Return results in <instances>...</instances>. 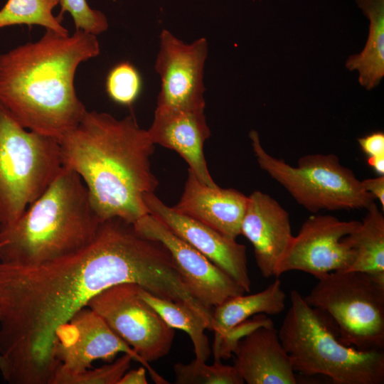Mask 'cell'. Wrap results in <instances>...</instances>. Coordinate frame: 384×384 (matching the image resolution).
<instances>
[{
    "mask_svg": "<svg viewBox=\"0 0 384 384\" xmlns=\"http://www.w3.org/2000/svg\"><path fill=\"white\" fill-rule=\"evenodd\" d=\"M135 283L176 300L183 282L168 249L119 218L102 222L95 239L68 255L34 266L0 262V355L12 384H49L55 331L102 290Z\"/></svg>",
    "mask_w": 384,
    "mask_h": 384,
    "instance_id": "cell-1",
    "label": "cell"
},
{
    "mask_svg": "<svg viewBox=\"0 0 384 384\" xmlns=\"http://www.w3.org/2000/svg\"><path fill=\"white\" fill-rule=\"evenodd\" d=\"M58 142L63 166L81 177L102 221L134 224L149 213L144 196L159 185L150 162L155 144L133 115L118 119L87 110Z\"/></svg>",
    "mask_w": 384,
    "mask_h": 384,
    "instance_id": "cell-2",
    "label": "cell"
},
{
    "mask_svg": "<svg viewBox=\"0 0 384 384\" xmlns=\"http://www.w3.org/2000/svg\"><path fill=\"white\" fill-rule=\"evenodd\" d=\"M100 53L95 35L46 30L0 54V104L25 128L59 141L87 111L74 85L77 69Z\"/></svg>",
    "mask_w": 384,
    "mask_h": 384,
    "instance_id": "cell-3",
    "label": "cell"
},
{
    "mask_svg": "<svg viewBox=\"0 0 384 384\" xmlns=\"http://www.w3.org/2000/svg\"><path fill=\"white\" fill-rule=\"evenodd\" d=\"M102 222L81 177L63 166L17 220L0 227V262L34 266L73 254L95 239Z\"/></svg>",
    "mask_w": 384,
    "mask_h": 384,
    "instance_id": "cell-4",
    "label": "cell"
},
{
    "mask_svg": "<svg viewBox=\"0 0 384 384\" xmlns=\"http://www.w3.org/2000/svg\"><path fill=\"white\" fill-rule=\"evenodd\" d=\"M278 330L294 372L322 375L334 384L384 383V351H360L338 339L332 319L296 289Z\"/></svg>",
    "mask_w": 384,
    "mask_h": 384,
    "instance_id": "cell-5",
    "label": "cell"
},
{
    "mask_svg": "<svg viewBox=\"0 0 384 384\" xmlns=\"http://www.w3.org/2000/svg\"><path fill=\"white\" fill-rule=\"evenodd\" d=\"M63 168L58 141L25 128L0 104V227L17 220Z\"/></svg>",
    "mask_w": 384,
    "mask_h": 384,
    "instance_id": "cell-6",
    "label": "cell"
},
{
    "mask_svg": "<svg viewBox=\"0 0 384 384\" xmlns=\"http://www.w3.org/2000/svg\"><path fill=\"white\" fill-rule=\"evenodd\" d=\"M249 137L261 169L310 213L366 209L375 201L361 181L341 164L336 155L307 154L294 166L267 152L256 130L250 131Z\"/></svg>",
    "mask_w": 384,
    "mask_h": 384,
    "instance_id": "cell-7",
    "label": "cell"
},
{
    "mask_svg": "<svg viewBox=\"0 0 384 384\" xmlns=\"http://www.w3.org/2000/svg\"><path fill=\"white\" fill-rule=\"evenodd\" d=\"M304 299L334 323L338 339L360 351L384 349V285L356 271L322 275Z\"/></svg>",
    "mask_w": 384,
    "mask_h": 384,
    "instance_id": "cell-8",
    "label": "cell"
},
{
    "mask_svg": "<svg viewBox=\"0 0 384 384\" xmlns=\"http://www.w3.org/2000/svg\"><path fill=\"white\" fill-rule=\"evenodd\" d=\"M138 289L131 282L113 285L93 297L86 306L148 363L169 353L175 332L139 296Z\"/></svg>",
    "mask_w": 384,
    "mask_h": 384,
    "instance_id": "cell-9",
    "label": "cell"
},
{
    "mask_svg": "<svg viewBox=\"0 0 384 384\" xmlns=\"http://www.w3.org/2000/svg\"><path fill=\"white\" fill-rule=\"evenodd\" d=\"M119 353L129 354L141 363L156 383H167L98 314L87 306L80 309L57 329L53 348L55 372L78 373L90 368L94 361H112Z\"/></svg>",
    "mask_w": 384,
    "mask_h": 384,
    "instance_id": "cell-10",
    "label": "cell"
},
{
    "mask_svg": "<svg viewBox=\"0 0 384 384\" xmlns=\"http://www.w3.org/2000/svg\"><path fill=\"white\" fill-rule=\"evenodd\" d=\"M159 48L154 68L161 80L156 108L205 109L204 68L208 54L207 40L202 37L185 43L171 31L159 34Z\"/></svg>",
    "mask_w": 384,
    "mask_h": 384,
    "instance_id": "cell-11",
    "label": "cell"
},
{
    "mask_svg": "<svg viewBox=\"0 0 384 384\" xmlns=\"http://www.w3.org/2000/svg\"><path fill=\"white\" fill-rule=\"evenodd\" d=\"M360 222L316 213L309 217L294 236L279 266L277 278L292 270L310 274L316 279L331 272L347 270L355 252L345 237Z\"/></svg>",
    "mask_w": 384,
    "mask_h": 384,
    "instance_id": "cell-12",
    "label": "cell"
},
{
    "mask_svg": "<svg viewBox=\"0 0 384 384\" xmlns=\"http://www.w3.org/2000/svg\"><path fill=\"white\" fill-rule=\"evenodd\" d=\"M142 236L161 242L193 297L211 310L227 299L245 292L226 272L174 234L159 219L149 213L134 224Z\"/></svg>",
    "mask_w": 384,
    "mask_h": 384,
    "instance_id": "cell-13",
    "label": "cell"
},
{
    "mask_svg": "<svg viewBox=\"0 0 384 384\" xmlns=\"http://www.w3.org/2000/svg\"><path fill=\"white\" fill-rule=\"evenodd\" d=\"M150 214L174 234L226 272L245 292L251 289L247 266L246 247L213 228L164 203L154 193L144 196Z\"/></svg>",
    "mask_w": 384,
    "mask_h": 384,
    "instance_id": "cell-14",
    "label": "cell"
},
{
    "mask_svg": "<svg viewBox=\"0 0 384 384\" xmlns=\"http://www.w3.org/2000/svg\"><path fill=\"white\" fill-rule=\"evenodd\" d=\"M240 234L252 245L261 274L277 278L279 266L294 238L287 210L269 194L253 191L248 196Z\"/></svg>",
    "mask_w": 384,
    "mask_h": 384,
    "instance_id": "cell-15",
    "label": "cell"
},
{
    "mask_svg": "<svg viewBox=\"0 0 384 384\" xmlns=\"http://www.w3.org/2000/svg\"><path fill=\"white\" fill-rule=\"evenodd\" d=\"M204 110L156 108L147 131L154 144L176 151L201 183L215 187L218 185L210 176L203 153L204 143L210 135Z\"/></svg>",
    "mask_w": 384,
    "mask_h": 384,
    "instance_id": "cell-16",
    "label": "cell"
},
{
    "mask_svg": "<svg viewBox=\"0 0 384 384\" xmlns=\"http://www.w3.org/2000/svg\"><path fill=\"white\" fill-rule=\"evenodd\" d=\"M247 201L248 196L235 189L203 184L188 169L183 193L173 208L181 214L236 239L240 235Z\"/></svg>",
    "mask_w": 384,
    "mask_h": 384,
    "instance_id": "cell-17",
    "label": "cell"
},
{
    "mask_svg": "<svg viewBox=\"0 0 384 384\" xmlns=\"http://www.w3.org/2000/svg\"><path fill=\"white\" fill-rule=\"evenodd\" d=\"M234 366L247 384H297L289 357L274 326H260L237 343Z\"/></svg>",
    "mask_w": 384,
    "mask_h": 384,
    "instance_id": "cell-18",
    "label": "cell"
},
{
    "mask_svg": "<svg viewBox=\"0 0 384 384\" xmlns=\"http://www.w3.org/2000/svg\"><path fill=\"white\" fill-rule=\"evenodd\" d=\"M286 297L278 277L260 292L227 299L215 306L212 314L214 341L221 339L233 328L256 314H280L285 308Z\"/></svg>",
    "mask_w": 384,
    "mask_h": 384,
    "instance_id": "cell-19",
    "label": "cell"
},
{
    "mask_svg": "<svg viewBox=\"0 0 384 384\" xmlns=\"http://www.w3.org/2000/svg\"><path fill=\"white\" fill-rule=\"evenodd\" d=\"M369 21L368 39L359 53L350 55L346 68L358 73V82L367 90L375 88L384 77V0H354Z\"/></svg>",
    "mask_w": 384,
    "mask_h": 384,
    "instance_id": "cell-20",
    "label": "cell"
},
{
    "mask_svg": "<svg viewBox=\"0 0 384 384\" xmlns=\"http://www.w3.org/2000/svg\"><path fill=\"white\" fill-rule=\"evenodd\" d=\"M358 227L345 237L355 252L349 271L366 273L384 285V215L375 201ZM346 271V270H345Z\"/></svg>",
    "mask_w": 384,
    "mask_h": 384,
    "instance_id": "cell-21",
    "label": "cell"
},
{
    "mask_svg": "<svg viewBox=\"0 0 384 384\" xmlns=\"http://www.w3.org/2000/svg\"><path fill=\"white\" fill-rule=\"evenodd\" d=\"M139 296L148 303L171 328L185 331L191 338L196 358L206 361L210 354L209 343L204 331V321L182 302L156 297L139 286Z\"/></svg>",
    "mask_w": 384,
    "mask_h": 384,
    "instance_id": "cell-22",
    "label": "cell"
},
{
    "mask_svg": "<svg viewBox=\"0 0 384 384\" xmlns=\"http://www.w3.org/2000/svg\"><path fill=\"white\" fill-rule=\"evenodd\" d=\"M60 0H8L0 9V28L16 25H37L63 35L69 32L54 16Z\"/></svg>",
    "mask_w": 384,
    "mask_h": 384,
    "instance_id": "cell-23",
    "label": "cell"
},
{
    "mask_svg": "<svg viewBox=\"0 0 384 384\" xmlns=\"http://www.w3.org/2000/svg\"><path fill=\"white\" fill-rule=\"evenodd\" d=\"M175 381L178 384H242L244 380L234 366H226L220 361L212 365L197 358L191 363L174 366Z\"/></svg>",
    "mask_w": 384,
    "mask_h": 384,
    "instance_id": "cell-24",
    "label": "cell"
},
{
    "mask_svg": "<svg viewBox=\"0 0 384 384\" xmlns=\"http://www.w3.org/2000/svg\"><path fill=\"white\" fill-rule=\"evenodd\" d=\"M142 89V79L137 68L129 61L114 65L105 79V91L114 102L131 106L139 97Z\"/></svg>",
    "mask_w": 384,
    "mask_h": 384,
    "instance_id": "cell-25",
    "label": "cell"
},
{
    "mask_svg": "<svg viewBox=\"0 0 384 384\" xmlns=\"http://www.w3.org/2000/svg\"><path fill=\"white\" fill-rule=\"evenodd\" d=\"M133 358L127 353L110 364L78 373H65L55 371L49 384H118L128 370Z\"/></svg>",
    "mask_w": 384,
    "mask_h": 384,
    "instance_id": "cell-26",
    "label": "cell"
},
{
    "mask_svg": "<svg viewBox=\"0 0 384 384\" xmlns=\"http://www.w3.org/2000/svg\"><path fill=\"white\" fill-rule=\"evenodd\" d=\"M60 12L57 16L62 21L65 12L72 16L75 31H82L97 36L108 28L107 16L99 10L92 9L87 0H60Z\"/></svg>",
    "mask_w": 384,
    "mask_h": 384,
    "instance_id": "cell-27",
    "label": "cell"
},
{
    "mask_svg": "<svg viewBox=\"0 0 384 384\" xmlns=\"http://www.w3.org/2000/svg\"><path fill=\"white\" fill-rule=\"evenodd\" d=\"M274 322L264 314H256L230 330L221 339L214 341L215 361L228 359L235 348L238 341L247 334L262 326H274Z\"/></svg>",
    "mask_w": 384,
    "mask_h": 384,
    "instance_id": "cell-28",
    "label": "cell"
},
{
    "mask_svg": "<svg viewBox=\"0 0 384 384\" xmlns=\"http://www.w3.org/2000/svg\"><path fill=\"white\" fill-rule=\"evenodd\" d=\"M361 150L368 158L384 157V133L376 131L358 139Z\"/></svg>",
    "mask_w": 384,
    "mask_h": 384,
    "instance_id": "cell-29",
    "label": "cell"
},
{
    "mask_svg": "<svg viewBox=\"0 0 384 384\" xmlns=\"http://www.w3.org/2000/svg\"><path fill=\"white\" fill-rule=\"evenodd\" d=\"M364 189L377 199L384 210V175L361 180Z\"/></svg>",
    "mask_w": 384,
    "mask_h": 384,
    "instance_id": "cell-30",
    "label": "cell"
},
{
    "mask_svg": "<svg viewBox=\"0 0 384 384\" xmlns=\"http://www.w3.org/2000/svg\"><path fill=\"white\" fill-rule=\"evenodd\" d=\"M146 369L143 366L127 371L118 384H147Z\"/></svg>",
    "mask_w": 384,
    "mask_h": 384,
    "instance_id": "cell-31",
    "label": "cell"
},
{
    "mask_svg": "<svg viewBox=\"0 0 384 384\" xmlns=\"http://www.w3.org/2000/svg\"><path fill=\"white\" fill-rule=\"evenodd\" d=\"M367 163L378 176L384 175V157L368 158Z\"/></svg>",
    "mask_w": 384,
    "mask_h": 384,
    "instance_id": "cell-32",
    "label": "cell"
},
{
    "mask_svg": "<svg viewBox=\"0 0 384 384\" xmlns=\"http://www.w3.org/2000/svg\"><path fill=\"white\" fill-rule=\"evenodd\" d=\"M4 368V361L0 355V371L1 372Z\"/></svg>",
    "mask_w": 384,
    "mask_h": 384,
    "instance_id": "cell-33",
    "label": "cell"
}]
</instances>
